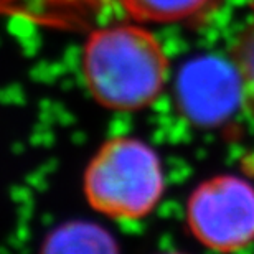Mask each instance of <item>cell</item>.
Masks as SVG:
<instances>
[{"instance_id": "2", "label": "cell", "mask_w": 254, "mask_h": 254, "mask_svg": "<svg viewBox=\"0 0 254 254\" xmlns=\"http://www.w3.org/2000/svg\"><path fill=\"white\" fill-rule=\"evenodd\" d=\"M165 179L157 152L135 137L104 142L86 165L83 193L91 208L114 220H140L162 200Z\"/></svg>"}, {"instance_id": "1", "label": "cell", "mask_w": 254, "mask_h": 254, "mask_svg": "<svg viewBox=\"0 0 254 254\" xmlns=\"http://www.w3.org/2000/svg\"><path fill=\"white\" fill-rule=\"evenodd\" d=\"M169 68L155 35L132 23L93 30L81 60L89 94L113 111H139L154 104L167 84Z\"/></svg>"}, {"instance_id": "8", "label": "cell", "mask_w": 254, "mask_h": 254, "mask_svg": "<svg viewBox=\"0 0 254 254\" xmlns=\"http://www.w3.org/2000/svg\"><path fill=\"white\" fill-rule=\"evenodd\" d=\"M164 254H184V253H164Z\"/></svg>"}, {"instance_id": "4", "label": "cell", "mask_w": 254, "mask_h": 254, "mask_svg": "<svg viewBox=\"0 0 254 254\" xmlns=\"http://www.w3.org/2000/svg\"><path fill=\"white\" fill-rule=\"evenodd\" d=\"M177 94L185 116L196 123H213L228 111L231 98L241 99L236 71L228 74L220 63L200 60L180 71Z\"/></svg>"}, {"instance_id": "9", "label": "cell", "mask_w": 254, "mask_h": 254, "mask_svg": "<svg viewBox=\"0 0 254 254\" xmlns=\"http://www.w3.org/2000/svg\"><path fill=\"white\" fill-rule=\"evenodd\" d=\"M251 3H253V10H254V0H253V2H251Z\"/></svg>"}, {"instance_id": "3", "label": "cell", "mask_w": 254, "mask_h": 254, "mask_svg": "<svg viewBox=\"0 0 254 254\" xmlns=\"http://www.w3.org/2000/svg\"><path fill=\"white\" fill-rule=\"evenodd\" d=\"M185 221L206 250L233 254L254 245V185L233 174L215 175L190 193Z\"/></svg>"}, {"instance_id": "7", "label": "cell", "mask_w": 254, "mask_h": 254, "mask_svg": "<svg viewBox=\"0 0 254 254\" xmlns=\"http://www.w3.org/2000/svg\"><path fill=\"white\" fill-rule=\"evenodd\" d=\"M231 64L240 81L241 104L254 121V18L235 40L231 48Z\"/></svg>"}, {"instance_id": "6", "label": "cell", "mask_w": 254, "mask_h": 254, "mask_svg": "<svg viewBox=\"0 0 254 254\" xmlns=\"http://www.w3.org/2000/svg\"><path fill=\"white\" fill-rule=\"evenodd\" d=\"M124 12L140 23H185L215 10L218 0H118Z\"/></svg>"}, {"instance_id": "5", "label": "cell", "mask_w": 254, "mask_h": 254, "mask_svg": "<svg viewBox=\"0 0 254 254\" xmlns=\"http://www.w3.org/2000/svg\"><path fill=\"white\" fill-rule=\"evenodd\" d=\"M40 254H121L108 228L88 220L64 221L48 233Z\"/></svg>"}]
</instances>
